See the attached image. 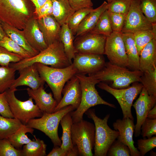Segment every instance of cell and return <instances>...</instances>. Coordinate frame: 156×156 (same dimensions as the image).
Returning <instances> with one entry per match:
<instances>
[{
	"mask_svg": "<svg viewBox=\"0 0 156 156\" xmlns=\"http://www.w3.org/2000/svg\"><path fill=\"white\" fill-rule=\"evenodd\" d=\"M35 10L31 0H0L1 20L21 30L35 15Z\"/></svg>",
	"mask_w": 156,
	"mask_h": 156,
	"instance_id": "cell-1",
	"label": "cell"
},
{
	"mask_svg": "<svg viewBox=\"0 0 156 156\" xmlns=\"http://www.w3.org/2000/svg\"><path fill=\"white\" fill-rule=\"evenodd\" d=\"M36 63L57 68H65L72 63L66 56L63 44L59 39L48 45L37 55L24 58L17 62L10 63L9 66L18 70Z\"/></svg>",
	"mask_w": 156,
	"mask_h": 156,
	"instance_id": "cell-2",
	"label": "cell"
},
{
	"mask_svg": "<svg viewBox=\"0 0 156 156\" xmlns=\"http://www.w3.org/2000/svg\"><path fill=\"white\" fill-rule=\"evenodd\" d=\"M143 73L141 71H132L127 68L106 62L104 66L98 71L88 76L100 82H109L111 87L117 89L128 88L135 82L140 81Z\"/></svg>",
	"mask_w": 156,
	"mask_h": 156,
	"instance_id": "cell-3",
	"label": "cell"
},
{
	"mask_svg": "<svg viewBox=\"0 0 156 156\" xmlns=\"http://www.w3.org/2000/svg\"><path fill=\"white\" fill-rule=\"evenodd\" d=\"M79 79L81 86L82 95L80 103L75 111L70 112L73 123L83 119V114L91 107L98 105H104L115 108V105L104 100L99 95L95 85L100 82L94 78L89 76L77 73L75 75Z\"/></svg>",
	"mask_w": 156,
	"mask_h": 156,
	"instance_id": "cell-4",
	"label": "cell"
},
{
	"mask_svg": "<svg viewBox=\"0 0 156 156\" xmlns=\"http://www.w3.org/2000/svg\"><path fill=\"white\" fill-rule=\"evenodd\" d=\"M35 64L41 77L51 89L57 104L62 98V91L67 82L77 73L72 63L63 68L49 67L39 63Z\"/></svg>",
	"mask_w": 156,
	"mask_h": 156,
	"instance_id": "cell-5",
	"label": "cell"
},
{
	"mask_svg": "<svg viewBox=\"0 0 156 156\" xmlns=\"http://www.w3.org/2000/svg\"><path fill=\"white\" fill-rule=\"evenodd\" d=\"M85 113L93 120L95 125L94 155L107 156L109 148L119 134L118 131L112 129L108 125L110 114L107 115L102 119L96 115L94 109H89Z\"/></svg>",
	"mask_w": 156,
	"mask_h": 156,
	"instance_id": "cell-6",
	"label": "cell"
},
{
	"mask_svg": "<svg viewBox=\"0 0 156 156\" xmlns=\"http://www.w3.org/2000/svg\"><path fill=\"white\" fill-rule=\"evenodd\" d=\"M74 110L73 107L69 105L53 113H43L40 118L31 119L26 125L43 132L51 139L54 146H60L62 142L58 133L59 124L64 115Z\"/></svg>",
	"mask_w": 156,
	"mask_h": 156,
	"instance_id": "cell-7",
	"label": "cell"
},
{
	"mask_svg": "<svg viewBox=\"0 0 156 156\" xmlns=\"http://www.w3.org/2000/svg\"><path fill=\"white\" fill-rule=\"evenodd\" d=\"M71 138L73 146H77L79 156H92L95 142V127L93 123L83 119L73 123Z\"/></svg>",
	"mask_w": 156,
	"mask_h": 156,
	"instance_id": "cell-8",
	"label": "cell"
},
{
	"mask_svg": "<svg viewBox=\"0 0 156 156\" xmlns=\"http://www.w3.org/2000/svg\"><path fill=\"white\" fill-rule=\"evenodd\" d=\"M17 90L16 88H10L5 91L6 97L14 118L26 125L31 119L41 117L43 113L37 105L34 103L31 97L25 101L16 98L15 92Z\"/></svg>",
	"mask_w": 156,
	"mask_h": 156,
	"instance_id": "cell-9",
	"label": "cell"
},
{
	"mask_svg": "<svg viewBox=\"0 0 156 156\" xmlns=\"http://www.w3.org/2000/svg\"><path fill=\"white\" fill-rule=\"evenodd\" d=\"M98 87L112 95L117 100L122 110L123 118H129L134 120L131 108L133 101L139 94L143 87L140 82L133 83L128 88L117 89L112 88L106 83L101 82Z\"/></svg>",
	"mask_w": 156,
	"mask_h": 156,
	"instance_id": "cell-10",
	"label": "cell"
},
{
	"mask_svg": "<svg viewBox=\"0 0 156 156\" xmlns=\"http://www.w3.org/2000/svg\"><path fill=\"white\" fill-rule=\"evenodd\" d=\"M104 54L111 63L128 68V59L121 32L113 31L107 37Z\"/></svg>",
	"mask_w": 156,
	"mask_h": 156,
	"instance_id": "cell-11",
	"label": "cell"
},
{
	"mask_svg": "<svg viewBox=\"0 0 156 156\" xmlns=\"http://www.w3.org/2000/svg\"><path fill=\"white\" fill-rule=\"evenodd\" d=\"M107 37L89 32L78 36L74 41L76 53L103 55Z\"/></svg>",
	"mask_w": 156,
	"mask_h": 156,
	"instance_id": "cell-12",
	"label": "cell"
},
{
	"mask_svg": "<svg viewBox=\"0 0 156 156\" xmlns=\"http://www.w3.org/2000/svg\"><path fill=\"white\" fill-rule=\"evenodd\" d=\"M139 0H132L129 10L126 16L122 33L151 30L153 25L142 12Z\"/></svg>",
	"mask_w": 156,
	"mask_h": 156,
	"instance_id": "cell-13",
	"label": "cell"
},
{
	"mask_svg": "<svg viewBox=\"0 0 156 156\" xmlns=\"http://www.w3.org/2000/svg\"><path fill=\"white\" fill-rule=\"evenodd\" d=\"M72 63L77 73L86 75L94 73L105 66L103 55L76 53Z\"/></svg>",
	"mask_w": 156,
	"mask_h": 156,
	"instance_id": "cell-14",
	"label": "cell"
},
{
	"mask_svg": "<svg viewBox=\"0 0 156 156\" xmlns=\"http://www.w3.org/2000/svg\"><path fill=\"white\" fill-rule=\"evenodd\" d=\"M66 83L62 91L63 96L57 104L53 112L69 105H72L75 110L80 103L82 92L78 78L75 75Z\"/></svg>",
	"mask_w": 156,
	"mask_h": 156,
	"instance_id": "cell-15",
	"label": "cell"
},
{
	"mask_svg": "<svg viewBox=\"0 0 156 156\" xmlns=\"http://www.w3.org/2000/svg\"><path fill=\"white\" fill-rule=\"evenodd\" d=\"M140 96L132 106L135 108L136 115L137 121L135 125L134 135L139 136L142 123L147 118L149 111L156 105V96L149 95L146 88L143 87Z\"/></svg>",
	"mask_w": 156,
	"mask_h": 156,
	"instance_id": "cell-16",
	"label": "cell"
},
{
	"mask_svg": "<svg viewBox=\"0 0 156 156\" xmlns=\"http://www.w3.org/2000/svg\"><path fill=\"white\" fill-rule=\"evenodd\" d=\"M113 126L114 130L119 132L117 140L129 147L130 156H140L137 148L134 146L133 140L135 128L134 120L129 118L118 119L113 123Z\"/></svg>",
	"mask_w": 156,
	"mask_h": 156,
	"instance_id": "cell-17",
	"label": "cell"
},
{
	"mask_svg": "<svg viewBox=\"0 0 156 156\" xmlns=\"http://www.w3.org/2000/svg\"><path fill=\"white\" fill-rule=\"evenodd\" d=\"M18 70L19 76L15 79L11 88L25 86L35 90L44 86L45 82L40 76L35 64Z\"/></svg>",
	"mask_w": 156,
	"mask_h": 156,
	"instance_id": "cell-18",
	"label": "cell"
},
{
	"mask_svg": "<svg viewBox=\"0 0 156 156\" xmlns=\"http://www.w3.org/2000/svg\"><path fill=\"white\" fill-rule=\"evenodd\" d=\"M23 30L27 42L34 49L39 53L47 48L35 15L27 21Z\"/></svg>",
	"mask_w": 156,
	"mask_h": 156,
	"instance_id": "cell-19",
	"label": "cell"
},
{
	"mask_svg": "<svg viewBox=\"0 0 156 156\" xmlns=\"http://www.w3.org/2000/svg\"><path fill=\"white\" fill-rule=\"evenodd\" d=\"M30 97L33 99L36 104L43 113H53L57 103L53 97L51 92L47 93L44 88V86L33 90L29 88L26 89Z\"/></svg>",
	"mask_w": 156,
	"mask_h": 156,
	"instance_id": "cell-20",
	"label": "cell"
},
{
	"mask_svg": "<svg viewBox=\"0 0 156 156\" xmlns=\"http://www.w3.org/2000/svg\"><path fill=\"white\" fill-rule=\"evenodd\" d=\"M37 19L39 28L48 46L60 39L61 26L52 15Z\"/></svg>",
	"mask_w": 156,
	"mask_h": 156,
	"instance_id": "cell-21",
	"label": "cell"
},
{
	"mask_svg": "<svg viewBox=\"0 0 156 156\" xmlns=\"http://www.w3.org/2000/svg\"><path fill=\"white\" fill-rule=\"evenodd\" d=\"M140 70L143 73L156 68V39H153L143 48L139 55Z\"/></svg>",
	"mask_w": 156,
	"mask_h": 156,
	"instance_id": "cell-22",
	"label": "cell"
},
{
	"mask_svg": "<svg viewBox=\"0 0 156 156\" xmlns=\"http://www.w3.org/2000/svg\"><path fill=\"white\" fill-rule=\"evenodd\" d=\"M128 59V67L131 70H139V55L134 39L133 33H122Z\"/></svg>",
	"mask_w": 156,
	"mask_h": 156,
	"instance_id": "cell-23",
	"label": "cell"
},
{
	"mask_svg": "<svg viewBox=\"0 0 156 156\" xmlns=\"http://www.w3.org/2000/svg\"><path fill=\"white\" fill-rule=\"evenodd\" d=\"M107 8L108 3L104 1L100 6L88 13L79 25L75 38L92 29L101 15Z\"/></svg>",
	"mask_w": 156,
	"mask_h": 156,
	"instance_id": "cell-24",
	"label": "cell"
},
{
	"mask_svg": "<svg viewBox=\"0 0 156 156\" xmlns=\"http://www.w3.org/2000/svg\"><path fill=\"white\" fill-rule=\"evenodd\" d=\"M3 28L6 34L25 50L32 57L37 55L39 52L33 48L29 44L23 30L11 26L1 21Z\"/></svg>",
	"mask_w": 156,
	"mask_h": 156,
	"instance_id": "cell-25",
	"label": "cell"
},
{
	"mask_svg": "<svg viewBox=\"0 0 156 156\" xmlns=\"http://www.w3.org/2000/svg\"><path fill=\"white\" fill-rule=\"evenodd\" d=\"M53 5L52 15L61 26L67 23L75 11L68 0H51Z\"/></svg>",
	"mask_w": 156,
	"mask_h": 156,
	"instance_id": "cell-26",
	"label": "cell"
},
{
	"mask_svg": "<svg viewBox=\"0 0 156 156\" xmlns=\"http://www.w3.org/2000/svg\"><path fill=\"white\" fill-rule=\"evenodd\" d=\"M75 37L67 24L61 26L59 39L62 42L66 56L70 62L74 58L76 52L74 46Z\"/></svg>",
	"mask_w": 156,
	"mask_h": 156,
	"instance_id": "cell-27",
	"label": "cell"
},
{
	"mask_svg": "<svg viewBox=\"0 0 156 156\" xmlns=\"http://www.w3.org/2000/svg\"><path fill=\"white\" fill-rule=\"evenodd\" d=\"M70 112L64 115L60 122L62 129V134L61 138L62 143L60 147L67 152L71 150L73 147L71 134V128L73 120Z\"/></svg>",
	"mask_w": 156,
	"mask_h": 156,
	"instance_id": "cell-28",
	"label": "cell"
},
{
	"mask_svg": "<svg viewBox=\"0 0 156 156\" xmlns=\"http://www.w3.org/2000/svg\"><path fill=\"white\" fill-rule=\"evenodd\" d=\"M34 131L33 128L23 124L16 132L8 139L14 147L19 150L24 145L32 141L28 138L26 133H29L32 134Z\"/></svg>",
	"mask_w": 156,
	"mask_h": 156,
	"instance_id": "cell-29",
	"label": "cell"
},
{
	"mask_svg": "<svg viewBox=\"0 0 156 156\" xmlns=\"http://www.w3.org/2000/svg\"><path fill=\"white\" fill-rule=\"evenodd\" d=\"M22 124L14 118H5L0 115V140L8 138Z\"/></svg>",
	"mask_w": 156,
	"mask_h": 156,
	"instance_id": "cell-30",
	"label": "cell"
},
{
	"mask_svg": "<svg viewBox=\"0 0 156 156\" xmlns=\"http://www.w3.org/2000/svg\"><path fill=\"white\" fill-rule=\"evenodd\" d=\"M35 140L23 146L21 150L22 156L46 155L47 145L44 141L34 136Z\"/></svg>",
	"mask_w": 156,
	"mask_h": 156,
	"instance_id": "cell-31",
	"label": "cell"
},
{
	"mask_svg": "<svg viewBox=\"0 0 156 156\" xmlns=\"http://www.w3.org/2000/svg\"><path fill=\"white\" fill-rule=\"evenodd\" d=\"M113 32L108 11L107 10L102 14L94 27L89 32L107 37Z\"/></svg>",
	"mask_w": 156,
	"mask_h": 156,
	"instance_id": "cell-32",
	"label": "cell"
},
{
	"mask_svg": "<svg viewBox=\"0 0 156 156\" xmlns=\"http://www.w3.org/2000/svg\"><path fill=\"white\" fill-rule=\"evenodd\" d=\"M16 71L9 66H0V93L11 88L15 79Z\"/></svg>",
	"mask_w": 156,
	"mask_h": 156,
	"instance_id": "cell-33",
	"label": "cell"
},
{
	"mask_svg": "<svg viewBox=\"0 0 156 156\" xmlns=\"http://www.w3.org/2000/svg\"><path fill=\"white\" fill-rule=\"evenodd\" d=\"M0 46L10 52L23 56L24 58L32 57L29 52L6 35L0 40Z\"/></svg>",
	"mask_w": 156,
	"mask_h": 156,
	"instance_id": "cell-34",
	"label": "cell"
},
{
	"mask_svg": "<svg viewBox=\"0 0 156 156\" xmlns=\"http://www.w3.org/2000/svg\"><path fill=\"white\" fill-rule=\"evenodd\" d=\"M133 34L139 55L146 45L153 39H156V35L154 33L152 30L139 31Z\"/></svg>",
	"mask_w": 156,
	"mask_h": 156,
	"instance_id": "cell-35",
	"label": "cell"
},
{
	"mask_svg": "<svg viewBox=\"0 0 156 156\" xmlns=\"http://www.w3.org/2000/svg\"><path fill=\"white\" fill-rule=\"evenodd\" d=\"M93 9V7L82 8L76 11L67 23L68 26L75 36L79 25L85 16Z\"/></svg>",
	"mask_w": 156,
	"mask_h": 156,
	"instance_id": "cell-36",
	"label": "cell"
},
{
	"mask_svg": "<svg viewBox=\"0 0 156 156\" xmlns=\"http://www.w3.org/2000/svg\"><path fill=\"white\" fill-rule=\"evenodd\" d=\"M149 95L156 96V68L143 73L140 81Z\"/></svg>",
	"mask_w": 156,
	"mask_h": 156,
	"instance_id": "cell-37",
	"label": "cell"
},
{
	"mask_svg": "<svg viewBox=\"0 0 156 156\" xmlns=\"http://www.w3.org/2000/svg\"><path fill=\"white\" fill-rule=\"evenodd\" d=\"M141 9L152 24L156 23V0H140Z\"/></svg>",
	"mask_w": 156,
	"mask_h": 156,
	"instance_id": "cell-38",
	"label": "cell"
},
{
	"mask_svg": "<svg viewBox=\"0 0 156 156\" xmlns=\"http://www.w3.org/2000/svg\"><path fill=\"white\" fill-rule=\"evenodd\" d=\"M132 0H114L108 3L107 10L110 12L127 14Z\"/></svg>",
	"mask_w": 156,
	"mask_h": 156,
	"instance_id": "cell-39",
	"label": "cell"
},
{
	"mask_svg": "<svg viewBox=\"0 0 156 156\" xmlns=\"http://www.w3.org/2000/svg\"><path fill=\"white\" fill-rule=\"evenodd\" d=\"M107 156H130V151L127 146L116 140L109 148Z\"/></svg>",
	"mask_w": 156,
	"mask_h": 156,
	"instance_id": "cell-40",
	"label": "cell"
},
{
	"mask_svg": "<svg viewBox=\"0 0 156 156\" xmlns=\"http://www.w3.org/2000/svg\"><path fill=\"white\" fill-rule=\"evenodd\" d=\"M24 58L23 56L10 52L0 46V65L8 66L11 62H19Z\"/></svg>",
	"mask_w": 156,
	"mask_h": 156,
	"instance_id": "cell-41",
	"label": "cell"
},
{
	"mask_svg": "<svg viewBox=\"0 0 156 156\" xmlns=\"http://www.w3.org/2000/svg\"><path fill=\"white\" fill-rule=\"evenodd\" d=\"M0 156H22L21 150L14 147L8 138L0 140Z\"/></svg>",
	"mask_w": 156,
	"mask_h": 156,
	"instance_id": "cell-42",
	"label": "cell"
},
{
	"mask_svg": "<svg viewBox=\"0 0 156 156\" xmlns=\"http://www.w3.org/2000/svg\"><path fill=\"white\" fill-rule=\"evenodd\" d=\"M138 149L140 156H144L147 152L156 147V137L147 139H140L137 140Z\"/></svg>",
	"mask_w": 156,
	"mask_h": 156,
	"instance_id": "cell-43",
	"label": "cell"
},
{
	"mask_svg": "<svg viewBox=\"0 0 156 156\" xmlns=\"http://www.w3.org/2000/svg\"><path fill=\"white\" fill-rule=\"evenodd\" d=\"M108 12L113 31L121 32L124 25L126 15L108 11Z\"/></svg>",
	"mask_w": 156,
	"mask_h": 156,
	"instance_id": "cell-44",
	"label": "cell"
},
{
	"mask_svg": "<svg viewBox=\"0 0 156 156\" xmlns=\"http://www.w3.org/2000/svg\"><path fill=\"white\" fill-rule=\"evenodd\" d=\"M140 134L142 137L147 138L156 135V119L146 118L141 127Z\"/></svg>",
	"mask_w": 156,
	"mask_h": 156,
	"instance_id": "cell-45",
	"label": "cell"
},
{
	"mask_svg": "<svg viewBox=\"0 0 156 156\" xmlns=\"http://www.w3.org/2000/svg\"><path fill=\"white\" fill-rule=\"evenodd\" d=\"M0 114L5 118H14L7 102L5 92L0 93Z\"/></svg>",
	"mask_w": 156,
	"mask_h": 156,
	"instance_id": "cell-46",
	"label": "cell"
},
{
	"mask_svg": "<svg viewBox=\"0 0 156 156\" xmlns=\"http://www.w3.org/2000/svg\"><path fill=\"white\" fill-rule=\"evenodd\" d=\"M53 5L51 0H47L35 14L37 18H40L46 16L52 15Z\"/></svg>",
	"mask_w": 156,
	"mask_h": 156,
	"instance_id": "cell-47",
	"label": "cell"
},
{
	"mask_svg": "<svg viewBox=\"0 0 156 156\" xmlns=\"http://www.w3.org/2000/svg\"><path fill=\"white\" fill-rule=\"evenodd\" d=\"M72 8L75 11L81 9L92 7L91 0H68Z\"/></svg>",
	"mask_w": 156,
	"mask_h": 156,
	"instance_id": "cell-48",
	"label": "cell"
},
{
	"mask_svg": "<svg viewBox=\"0 0 156 156\" xmlns=\"http://www.w3.org/2000/svg\"><path fill=\"white\" fill-rule=\"evenodd\" d=\"M67 152L62 149L60 146H55L47 156H67Z\"/></svg>",
	"mask_w": 156,
	"mask_h": 156,
	"instance_id": "cell-49",
	"label": "cell"
},
{
	"mask_svg": "<svg viewBox=\"0 0 156 156\" xmlns=\"http://www.w3.org/2000/svg\"><path fill=\"white\" fill-rule=\"evenodd\" d=\"M35 8V14L45 3L47 0H31Z\"/></svg>",
	"mask_w": 156,
	"mask_h": 156,
	"instance_id": "cell-50",
	"label": "cell"
},
{
	"mask_svg": "<svg viewBox=\"0 0 156 156\" xmlns=\"http://www.w3.org/2000/svg\"><path fill=\"white\" fill-rule=\"evenodd\" d=\"M147 118L150 119H156V105L150 110L148 112Z\"/></svg>",
	"mask_w": 156,
	"mask_h": 156,
	"instance_id": "cell-51",
	"label": "cell"
},
{
	"mask_svg": "<svg viewBox=\"0 0 156 156\" xmlns=\"http://www.w3.org/2000/svg\"><path fill=\"white\" fill-rule=\"evenodd\" d=\"M79 156L78 149L76 146H73V148L67 153V156Z\"/></svg>",
	"mask_w": 156,
	"mask_h": 156,
	"instance_id": "cell-52",
	"label": "cell"
},
{
	"mask_svg": "<svg viewBox=\"0 0 156 156\" xmlns=\"http://www.w3.org/2000/svg\"><path fill=\"white\" fill-rule=\"evenodd\" d=\"M6 35L3 28L1 21L0 19V40L2 39Z\"/></svg>",
	"mask_w": 156,
	"mask_h": 156,
	"instance_id": "cell-53",
	"label": "cell"
},
{
	"mask_svg": "<svg viewBox=\"0 0 156 156\" xmlns=\"http://www.w3.org/2000/svg\"><path fill=\"white\" fill-rule=\"evenodd\" d=\"M150 154L151 156H156V153L152 151L150 152Z\"/></svg>",
	"mask_w": 156,
	"mask_h": 156,
	"instance_id": "cell-54",
	"label": "cell"
},
{
	"mask_svg": "<svg viewBox=\"0 0 156 156\" xmlns=\"http://www.w3.org/2000/svg\"><path fill=\"white\" fill-rule=\"evenodd\" d=\"M106 0L107 1V3H109L114 0Z\"/></svg>",
	"mask_w": 156,
	"mask_h": 156,
	"instance_id": "cell-55",
	"label": "cell"
},
{
	"mask_svg": "<svg viewBox=\"0 0 156 156\" xmlns=\"http://www.w3.org/2000/svg\"></svg>",
	"mask_w": 156,
	"mask_h": 156,
	"instance_id": "cell-56",
	"label": "cell"
}]
</instances>
